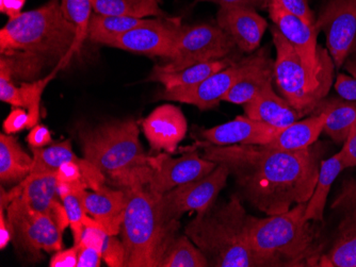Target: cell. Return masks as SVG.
<instances>
[{
	"instance_id": "14",
	"label": "cell",
	"mask_w": 356,
	"mask_h": 267,
	"mask_svg": "<svg viewBox=\"0 0 356 267\" xmlns=\"http://www.w3.org/2000/svg\"><path fill=\"white\" fill-rule=\"evenodd\" d=\"M217 166V163L201 158L197 153H186L176 159L161 153L152 157L153 175L147 187L154 194L163 195L175 187L207 176Z\"/></svg>"
},
{
	"instance_id": "44",
	"label": "cell",
	"mask_w": 356,
	"mask_h": 267,
	"mask_svg": "<svg viewBox=\"0 0 356 267\" xmlns=\"http://www.w3.org/2000/svg\"><path fill=\"white\" fill-rule=\"evenodd\" d=\"M28 144L35 148H42L51 142V133L47 127L44 125H35L33 128L30 129L29 135L27 137Z\"/></svg>"
},
{
	"instance_id": "7",
	"label": "cell",
	"mask_w": 356,
	"mask_h": 267,
	"mask_svg": "<svg viewBox=\"0 0 356 267\" xmlns=\"http://www.w3.org/2000/svg\"><path fill=\"white\" fill-rule=\"evenodd\" d=\"M271 33L277 51L273 80L277 89L302 114H313L333 85V59L329 53L319 67H311L275 26L271 28Z\"/></svg>"
},
{
	"instance_id": "28",
	"label": "cell",
	"mask_w": 356,
	"mask_h": 267,
	"mask_svg": "<svg viewBox=\"0 0 356 267\" xmlns=\"http://www.w3.org/2000/svg\"><path fill=\"white\" fill-rule=\"evenodd\" d=\"M149 19L93 14L90 21L88 37L94 43L109 46L111 42L124 33L143 25Z\"/></svg>"
},
{
	"instance_id": "1",
	"label": "cell",
	"mask_w": 356,
	"mask_h": 267,
	"mask_svg": "<svg viewBox=\"0 0 356 267\" xmlns=\"http://www.w3.org/2000/svg\"><path fill=\"white\" fill-rule=\"evenodd\" d=\"M199 145L204 158L229 169L242 197L268 216L309 203L323 155V146L316 144L290 151L264 145Z\"/></svg>"
},
{
	"instance_id": "36",
	"label": "cell",
	"mask_w": 356,
	"mask_h": 267,
	"mask_svg": "<svg viewBox=\"0 0 356 267\" xmlns=\"http://www.w3.org/2000/svg\"><path fill=\"white\" fill-rule=\"evenodd\" d=\"M83 192L69 195L62 201L64 207H65V210H67L70 227H71L72 232H73L75 245L80 242L83 229H85L83 222H85V217L88 214L85 206H83V198H81Z\"/></svg>"
},
{
	"instance_id": "5",
	"label": "cell",
	"mask_w": 356,
	"mask_h": 267,
	"mask_svg": "<svg viewBox=\"0 0 356 267\" xmlns=\"http://www.w3.org/2000/svg\"><path fill=\"white\" fill-rule=\"evenodd\" d=\"M249 216L241 198L216 201L205 213L194 217L185 234L199 247L213 267H257L249 243Z\"/></svg>"
},
{
	"instance_id": "19",
	"label": "cell",
	"mask_w": 356,
	"mask_h": 267,
	"mask_svg": "<svg viewBox=\"0 0 356 267\" xmlns=\"http://www.w3.org/2000/svg\"><path fill=\"white\" fill-rule=\"evenodd\" d=\"M21 183L23 185L21 197L28 206L51 217L63 232L70 226V222L63 203L58 200L56 173H30Z\"/></svg>"
},
{
	"instance_id": "26",
	"label": "cell",
	"mask_w": 356,
	"mask_h": 267,
	"mask_svg": "<svg viewBox=\"0 0 356 267\" xmlns=\"http://www.w3.org/2000/svg\"><path fill=\"white\" fill-rule=\"evenodd\" d=\"M234 59L216 60V61L204 62L199 64L192 65L187 69L175 73H152L147 81H156L165 87V89H181L197 85L205 80L213 74L222 71L233 64Z\"/></svg>"
},
{
	"instance_id": "23",
	"label": "cell",
	"mask_w": 356,
	"mask_h": 267,
	"mask_svg": "<svg viewBox=\"0 0 356 267\" xmlns=\"http://www.w3.org/2000/svg\"><path fill=\"white\" fill-rule=\"evenodd\" d=\"M325 113L312 114L305 119H300L285 128L279 129L277 135L265 146L277 150H302L317 143L325 128Z\"/></svg>"
},
{
	"instance_id": "2",
	"label": "cell",
	"mask_w": 356,
	"mask_h": 267,
	"mask_svg": "<svg viewBox=\"0 0 356 267\" xmlns=\"http://www.w3.org/2000/svg\"><path fill=\"white\" fill-rule=\"evenodd\" d=\"M306 205L263 218L250 215L249 243L257 267L318 266L321 232L316 222L305 218Z\"/></svg>"
},
{
	"instance_id": "37",
	"label": "cell",
	"mask_w": 356,
	"mask_h": 267,
	"mask_svg": "<svg viewBox=\"0 0 356 267\" xmlns=\"http://www.w3.org/2000/svg\"><path fill=\"white\" fill-rule=\"evenodd\" d=\"M0 99L15 107H24L21 87H16L9 67L3 63H0Z\"/></svg>"
},
{
	"instance_id": "4",
	"label": "cell",
	"mask_w": 356,
	"mask_h": 267,
	"mask_svg": "<svg viewBox=\"0 0 356 267\" xmlns=\"http://www.w3.org/2000/svg\"><path fill=\"white\" fill-rule=\"evenodd\" d=\"M123 190L127 195L121 228L124 267H161L179 235V221L165 214L161 195L154 194L149 187L138 185Z\"/></svg>"
},
{
	"instance_id": "17",
	"label": "cell",
	"mask_w": 356,
	"mask_h": 267,
	"mask_svg": "<svg viewBox=\"0 0 356 267\" xmlns=\"http://www.w3.org/2000/svg\"><path fill=\"white\" fill-rule=\"evenodd\" d=\"M218 26L243 53H253L261 45L268 23L256 10L245 7H220Z\"/></svg>"
},
{
	"instance_id": "41",
	"label": "cell",
	"mask_w": 356,
	"mask_h": 267,
	"mask_svg": "<svg viewBox=\"0 0 356 267\" xmlns=\"http://www.w3.org/2000/svg\"><path fill=\"white\" fill-rule=\"evenodd\" d=\"M343 169L356 166V123L343 143V148L338 153Z\"/></svg>"
},
{
	"instance_id": "12",
	"label": "cell",
	"mask_w": 356,
	"mask_h": 267,
	"mask_svg": "<svg viewBox=\"0 0 356 267\" xmlns=\"http://www.w3.org/2000/svg\"><path fill=\"white\" fill-rule=\"evenodd\" d=\"M257 53L234 62L229 67L213 74L197 85L181 89H163L158 98L195 105L200 110L213 109L255 62Z\"/></svg>"
},
{
	"instance_id": "25",
	"label": "cell",
	"mask_w": 356,
	"mask_h": 267,
	"mask_svg": "<svg viewBox=\"0 0 356 267\" xmlns=\"http://www.w3.org/2000/svg\"><path fill=\"white\" fill-rule=\"evenodd\" d=\"M33 157L22 148L11 135H0V181L1 184L21 183L31 173Z\"/></svg>"
},
{
	"instance_id": "48",
	"label": "cell",
	"mask_w": 356,
	"mask_h": 267,
	"mask_svg": "<svg viewBox=\"0 0 356 267\" xmlns=\"http://www.w3.org/2000/svg\"><path fill=\"white\" fill-rule=\"evenodd\" d=\"M14 231L11 223L5 214V210L0 209V248L1 250L13 240Z\"/></svg>"
},
{
	"instance_id": "30",
	"label": "cell",
	"mask_w": 356,
	"mask_h": 267,
	"mask_svg": "<svg viewBox=\"0 0 356 267\" xmlns=\"http://www.w3.org/2000/svg\"><path fill=\"white\" fill-rule=\"evenodd\" d=\"M33 164L31 173H57L58 169L65 162L80 163L81 159L78 158L72 148L71 141L67 139L49 147L35 148L31 147Z\"/></svg>"
},
{
	"instance_id": "6",
	"label": "cell",
	"mask_w": 356,
	"mask_h": 267,
	"mask_svg": "<svg viewBox=\"0 0 356 267\" xmlns=\"http://www.w3.org/2000/svg\"><path fill=\"white\" fill-rule=\"evenodd\" d=\"M77 37L75 26L67 21L60 0H49L32 11L22 12L0 30V53L24 51L59 61L64 69L71 61L70 53Z\"/></svg>"
},
{
	"instance_id": "43",
	"label": "cell",
	"mask_w": 356,
	"mask_h": 267,
	"mask_svg": "<svg viewBox=\"0 0 356 267\" xmlns=\"http://www.w3.org/2000/svg\"><path fill=\"white\" fill-rule=\"evenodd\" d=\"M78 246L74 245L67 250H59L51 257L49 261L51 267H77Z\"/></svg>"
},
{
	"instance_id": "8",
	"label": "cell",
	"mask_w": 356,
	"mask_h": 267,
	"mask_svg": "<svg viewBox=\"0 0 356 267\" xmlns=\"http://www.w3.org/2000/svg\"><path fill=\"white\" fill-rule=\"evenodd\" d=\"M236 47L219 26H184L171 57L163 65H156L152 73H175L204 62L225 59Z\"/></svg>"
},
{
	"instance_id": "3",
	"label": "cell",
	"mask_w": 356,
	"mask_h": 267,
	"mask_svg": "<svg viewBox=\"0 0 356 267\" xmlns=\"http://www.w3.org/2000/svg\"><path fill=\"white\" fill-rule=\"evenodd\" d=\"M83 158L95 165L112 182L123 189L147 187L153 175L152 157L140 143L133 119L107 121L79 132Z\"/></svg>"
},
{
	"instance_id": "15",
	"label": "cell",
	"mask_w": 356,
	"mask_h": 267,
	"mask_svg": "<svg viewBox=\"0 0 356 267\" xmlns=\"http://www.w3.org/2000/svg\"><path fill=\"white\" fill-rule=\"evenodd\" d=\"M268 10L274 26L288 42L295 46L302 59L311 67H319L329 55V51L318 46L317 37L320 30L317 26L312 27L307 25L288 12L277 0H270Z\"/></svg>"
},
{
	"instance_id": "31",
	"label": "cell",
	"mask_w": 356,
	"mask_h": 267,
	"mask_svg": "<svg viewBox=\"0 0 356 267\" xmlns=\"http://www.w3.org/2000/svg\"><path fill=\"white\" fill-rule=\"evenodd\" d=\"M60 1H61L64 17L77 29V37L70 53V58L72 60L75 53L80 51L83 42L88 37L93 7H92L91 0H60Z\"/></svg>"
},
{
	"instance_id": "45",
	"label": "cell",
	"mask_w": 356,
	"mask_h": 267,
	"mask_svg": "<svg viewBox=\"0 0 356 267\" xmlns=\"http://www.w3.org/2000/svg\"><path fill=\"white\" fill-rule=\"evenodd\" d=\"M78 246L77 267H99L103 259L101 252L91 247Z\"/></svg>"
},
{
	"instance_id": "21",
	"label": "cell",
	"mask_w": 356,
	"mask_h": 267,
	"mask_svg": "<svg viewBox=\"0 0 356 267\" xmlns=\"http://www.w3.org/2000/svg\"><path fill=\"white\" fill-rule=\"evenodd\" d=\"M274 62L266 49L257 51L254 64L236 81L222 101L234 105H245L272 87L274 79Z\"/></svg>"
},
{
	"instance_id": "16",
	"label": "cell",
	"mask_w": 356,
	"mask_h": 267,
	"mask_svg": "<svg viewBox=\"0 0 356 267\" xmlns=\"http://www.w3.org/2000/svg\"><path fill=\"white\" fill-rule=\"evenodd\" d=\"M141 125L152 149L159 153H175L188 130L187 119L181 107L169 103L156 107Z\"/></svg>"
},
{
	"instance_id": "20",
	"label": "cell",
	"mask_w": 356,
	"mask_h": 267,
	"mask_svg": "<svg viewBox=\"0 0 356 267\" xmlns=\"http://www.w3.org/2000/svg\"><path fill=\"white\" fill-rule=\"evenodd\" d=\"M81 198L88 214L102 225L107 234L121 233L127 206V195L123 189L112 190L104 185L97 191H83Z\"/></svg>"
},
{
	"instance_id": "10",
	"label": "cell",
	"mask_w": 356,
	"mask_h": 267,
	"mask_svg": "<svg viewBox=\"0 0 356 267\" xmlns=\"http://www.w3.org/2000/svg\"><path fill=\"white\" fill-rule=\"evenodd\" d=\"M229 176H231L229 169L224 165L218 164L207 176L175 187L161 195L165 214L175 221H179L183 214L189 211L203 214L217 201Z\"/></svg>"
},
{
	"instance_id": "49",
	"label": "cell",
	"mask_w": 356,
	"mask_h": 267,
	"mask_svg": "<svg viewBox=\"0 0 356 267\" xmlns=\"http://www.w3.org/2000/svg\"><path fill=\"white\" fill-rule=\"evenodd\" d=\"M26 0H0V10L8 15L9 19H14L22 13L21 10L25 5Z\"/></svg>"
},
{
	"instance_id": "24",
	"label": "cell",
	"mask_w": 356,
	"mask_h": 267,
	"mask_svg": "<svg viewBox=\"0 0 356 267\" xmlns=\"http://www.w3.org/2000/svg\"><path fill=\"white\" fill-rule=\"evenodd\" d=\"M318 113L327 115L323 131L336 144H343L356 123V103L346 101L341 97H325L316 107L313 114Z\"/></svg>"
},
{
	"instance_id": "34",
	"label": "cell",
	"mask_w": 356,
	"mask_h": 267,
	"mask_svg": "<svg viewBox=\"0 0 356 267\" xmlns=\"http://www.w3.org/2000/svg\"><path fill=\"white\" fill-rule=\"evenodd\" d=\"M318 266L356 267V232L338 235L332 248L320 257Z\"/></svg>"
},
{
	"instance_id": "32",
	"label": "cell",
	"mask_w": 356,
	"mask_h": 267,
	"mask_svg": "<svg viewBox=\"0 0 356 267\" xmlns=\"http://www.w3.org/2000/svg\"><path fill=\"white\" fill-rule=\"evenodd\" d=\"M207 259L187 235L179 234L168 251L161 267H207Z\"/></svg>"
},
{
	"instance_id": "9",
	"label": "cell",
	"mask_w": 356,
	"mask_h": 267,
	"mask_svg": "<svg viewBox=\"0 0 356 267\" xmlns=\"http://www.w3.org/2000/svg\"><path fill=\"white\" fill-rule=\"evenodd\" d=\"M7 217L13 227L14 244L30 260L42 259V252L61 250L62 233L53 219L28 206L21 196L16 197L7 209Z\"/></svg>"
},
{
	"instance_id": "33",
	"label": "cell",
	"mask_w": 356,
	"mask_h": 267,
	"mask_svg": "<svg viewBox=\"0 0 356 267\" xmlns=\"http://www.w3.org/2000/svg\"><path fill=\"white\" fill-rule=\"evenodd\" d=\"M333 210L341 214L338 226V235L356 232V180L349 179L343 182L341 191L332 205Z\"/></svg>"
},
{
	"instance_id": "39",
	"label": "cell",
	"mask_w": 356,
	"mask_h": 267,
	"mask_svg": "<svg viewBox=\"0 0 356 267\" xmlns=\"http://www.w3.org/2000/svg\"><path fill=\"white\" fill-rule=\"evenodd\" d=\"M288 12L305 21L307 25L316 27L315 15L309 7V0H277Z\"/></svg>"
},
{
	"instance_id": "29",
	"label": "cell",
	"mask_w": 356,
	"mask_h": 267,
	"mask_svg": "<svg viewBox=\"0 0 356 267\" xmlns=\"http://www.w3.org/2000/svg\"><path fill=\"white\" fill-rule=\"evenodd\" d=\"M160 0H91L95 13L113 17H163Z\"/></svg>"
},
{
	"instance_id": "38",
	"label": "cell",
	"mask_w": 356,
	"mask_h": 267,
	"mask_svg": "<svg viewBox=\"0 0 356 267\" xmlns=\"http://www.w3.org/2000/svg\"><path fill=\"white\" fill-rule=\"evenodd\" d=\"M102 257L109 267H124L125 265V249L122 240L115 238V235H107Z\"/></svg>"
},
{
	"instance_id": "42",
	"label": "cell",
	"mask_w": 356,
	"mask_h": 267,
	"mask_svg": "<svg viewBox=\"0 0 356 267\" xmlns=\"http://www.w3.org/2000/svg\"><path fill=\"white\" fill-rule=\"evenodd\" d=\"M334 87L339 97L356 103V77L339 74Z\"/></svg>"
},
{
	"instance_id": "46",
	"label": "cell",
	"mask_w": 356,
	"mask_h": 267,
	"mask_svg": "<svg viewBox=\"0 0 356 267\" xmlns=\"http://www.w3.org/2000/svg\"><path fill=\"white\" fill-rule=\"evenodd\" d=\"M58 181H64V182H78L83 181V174L80 169L79 163L65 162L58 169L56 173Z\"/></svg>"
},
{
	"instance_id": "27",
	"label": "cell",
	"mask_w": 356,
	"mask_h": 267,
	"mask_svg": "<svg viewBox=\"0 0 356 267\" xmlns=\"http://www.w3.org/2000/svg\"><path fill=\"white\" fill-rule=\"evenodd\" d=\"M343 169H345L338 153L327 160L322 161L315 190L306 205L305 218L307 221L323 222L325 209L332 184Z\"/></svg>"
},
{
	"instance_id": "47",
	"label": "cell",
	"mask_w": 356,
	"mask_h": 267,
	"mask_svg": "<svg viewBox=\"0 0 356 267\" xmlns=\"http://www.w3.org/2000/svg\"><path fill=\"white\" fill-rule=\"evenodd\" d=\"M210 1L220 5V7H245L251 9H265L269 7L270 0H200Z\"/></svg>"
},
{
	"instance_id": "35",
	"label": "cell",
	"mask_w": 356,
	"mask_h": 267,
	"mask_svg": "<svg viewBox=\"0 0 356 267\" xmlns=\"http://www.w3.org/2000/svg\"><path fill=\"white\" fill-rule=\"evenodd\" d=\"M60 67L51 71L49 75L46 76L43 79L33 81L30 83H23L21 85L22 98H23L24 107L28 111L29 121H28L27 129H32L39 123L41 117V98L44 89L47 87L48 83L53 80L56 74L60 71Z\"/></svg>"
},
{
	"instance_id": "40",
	"label": "cell",
	"mask_w": 356,
	"mask_h": 267,
	"mask_svg": "<svg viewBox=\"0 0 356 267\" xmlns=\"http://www.w3.org/2000/svg\"><path fill=\"white\" fill-rule=\"evenodd\" d=\"M29 115L25 107H15L3 121V130L7 135L19 132L27 128Z\"/></svg>"
},
{
	"instance_id": "22",
	"label": "cell",
	"mask_w": 356,
	"mask_h": 267,
	"mask_svg": "<svg viewBox=\"0 0 356 267\" xmlns=\"http://www.w3.org/2000/svg\"><path fill=\"white\" fill-rule=\"evenodd\" d=\"M243 109L250 119L263 121L279 129L285 128L305 117L284 97L279 96L272 87L243 105Z\"/></svg>"
},
{
	"instance_id": "18",
	"label": "cell",
	"mask_w": 356,
	"mask_h": 267,
	"mask_svg": "<svg viewBox=\"0 0 356 267\" xmlns=\"http://www.w3.org/2000/svg\"><path fill=\"white\" fill-rule=\"evenodd\" d=\"M279 128L263 121L250 119L247 115L237 117L229 123L201 131V137L208 144L216 146L227 145H267L277 135Z\"/></svg>"
},
{
	"instance_id": "13",
	"label": "cell",
	"mask_w": 356,
	"mask_h": 267,
	"mask_svg": "<svg viewBox=\"0 0 356 267\" xmlns=\"http://www.w3.org/2000/svg\"><path fill=\"white\" fill-rule=\"evenodd\" d=\"M184 26L181 19L156 17L129 30L110 43L109 47L149 57L169 59Z\"/></svg>"
},
{
	"instance_id": "11",
	"label": "cell",
	"mask_w": 356,
	"mask_h": 267,
	"mask_svg": "<svg viewBox=\"0 0 356 267\" xmlns=\"http://www.w3.org/2000/svg\"><path fill=\"white\" fill-rule=\"evenodd\" d=\"M316 25L325 33L336 69H341L355 47L356 0H327Z\"/></svg>"
}]
</instances>
